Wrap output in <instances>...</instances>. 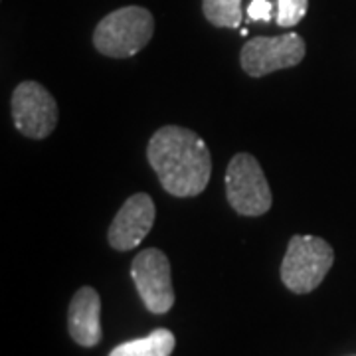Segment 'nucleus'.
<instances>
[{
	"label": "nucleus",
	"mask_w": 356,
	"mask_h": 356,
	"mask_svg": "<svg viewBox=\"0 0 356 356\" xmlns=\"http://www.w3.org/2000/svg\"><path fill=\"white\" fill-rule=\"evenodd\" d=\"M305 40L299 34H281L273 38H252L240 54L243 72L252 77H264L271 72L297 65L305 58Z\"/></svg>",
	"instance_id": "nucleus-6"
},
{
	"label": "nucleus",
	"mask_w": 356,
	"mask_h": 356,
	"mask_svg": "<svg viewBox=\"0 0 356 356\" xmlns=\"http://www.w3.org/2000/svg\"><path fill=\"white\" fill-rule=\"evenodd\" d=\"M67 331L79 346H95L102 341V299L93 287H81L67 309Z\"/></svg>",
	"instance_id": "nucleus-9"
},
{
	"label": "nucleus",
	"mask_w": 356,
	"mask_h": 356,
	"mask_svg": "<svg viewBox=\"0 0 356 356\" xmlns=\"http://www.w3.org/2000/svg\"><path fill=\"white\" fill-rule=\"evenodd\" d=\"M13 119L28 139H46L58 125V105L38 81H24L13 93Z\"/></svg>",
	"instance_id": "nucleus-7"
},
{
	"label": "nucleus",
	"mask_w": 356,
	"mask_h": 356,
	"mask_svg": "<svg viewBox=\"0 0 356 356\" xmlns=\"http://www.w3.org/2000/svg\"><path fill=\"white\" fill-rule=\"evenodd\" d=\"M131 277L145 307L154 315H165L175 305V289L170 277V261L161 250H143L133 259Z\"/></svg>",
	"instance_id": "nucleus-5"
},
{
	"label": "nucleus",
	"mask_w": 356,
	"mask_h": 356,
	"mask_svg": "<svg viewBox=\"0 0 356 356\" xmlns=\"http://www.w3.org/2000/svg\"><path fill=\"white\" fill-rule=\"evenodd\" d=\"M271 13H273V4L269 0H252L250 6H248V16L252 20L269 22L271 20Z\"/></svg>",
	"instance_id": "nucleus-13"
},
{
	"label": "nucleus",
	"mask_w": 356,
	"mask_h": 356,
	"mask_svg": "<svg viewBox=\"0 0 356 356\" xmlns=\"http://www.w3.org/2000/svg\"><path fill=\"white\" fill-rule=\"evenodd\" d=\"M177 339L168 329H156L151 334L127 341L115 346L109 356H170L175 350Z\"/></svg>",
	"instance_id": "nucleus-10"
},
{
	"label": "nucleus",
	"mask_w": 356,
	"mask_h": 356,
	"mask_svg": "<svg viewBox=\"0 0 356 356\" xmlns=\"http://www.w3.org/2000/svg\"><path fill=\"white\" fill-rule=\"evenodd\" d=\"M154 214H156L154 202L149 194L137 192L129 196L109 226L107 232L109 245L117 252L135 250L153 229Z\"/></svg>",
	"instance_id": "nucleus-8"
},
{
	"label": "nucleus",
	"mask_w": 356,
	"mask_h": 356,
	"mask_svg": "<svg viewBox=\"0 0 356 356\" xmlns=\"http://www.w3.org/2000/svg\"><path fill=\"white\" fill-rule=\"evenodd\" d=\"M206 20L218 28H238L242 22V0H202Z\"/></svg>",
	"instance_id": "nucleus-11"
},
{
	"label": "nucleus",
	"mask_w": 356,
	"mask_h": 356,
	"mask_svg": "<svg viewBox=\"0 0 356 356\" xmlns=\"http://www.w3.org/2000/svg\"><path fill=\"white\" fill-rule=\"evenodd\" d=\"M309 0H277V24L281 28H293L305 18Z\"/></svg>",
	"instance_id": "nucleus-12"
},
{
	"label": "nucleus",
	"mask_w": 356,
	"mask_h": 356,
	"mask_svg": "<svg viewBox=\"0 0 356 356\" xmlns=\"http://www.w3.org/2000/svg\"><path fill=\"white\" fill-rule=\"evenodd\" d=\"M334 264V250L317 236H293L281 264V281L289 291L303 295L317 289Z\"/></svg>",
	"instance_id": "nucleus-3"
},
{
	"label": "nucleus",
	"mask_w": 356,
	"mask_h": 356,
	"mask_svg": "<svg viewBox=\"0 0 356 356\" xmlns=\"http://www.w3.org/2000/svg\"><path fill=\"white\" fill-rule=\"evenodd\" d=\"M147 159L170 196H198L210 182L212 156L206 143L191 129L178 125L159 129L149 140Z\"/></svg>",
	"instance_id": "nucleus-1"
},
{
	"label": "nucleus",
	"mask_w": 356,
	"mask_h": 356,
	"mask_svg": "<svg viewBox=\"0 0 356 356\" xmlns=\"http://www.w3.org/2000/svg\"><path fill=\"white\" fill-rule=\"evenodd\" d=\"M154 18L143 6H123L103 16L93 32V46L109 58H131L153 38Z\"/></svg>",
	"instance_id": "nucleus-2"
},
{
	"label": "nucleus",
	"mask_w": 356,
	"mask_h": 356,
	"mask_svg": "<svg viewBox=\"0 0 356 356\" xmlns=\"http://www.w3.org/2000/svg\"><path fill=\"white\" fill-rule=\"evenodd\" d=\"M226 196L240 216H264L273 204L271 188L257 163L248 153H238L226 170Z\"/></svg>",
	"instance_id": "nucleus-4"
}]
</instances>
